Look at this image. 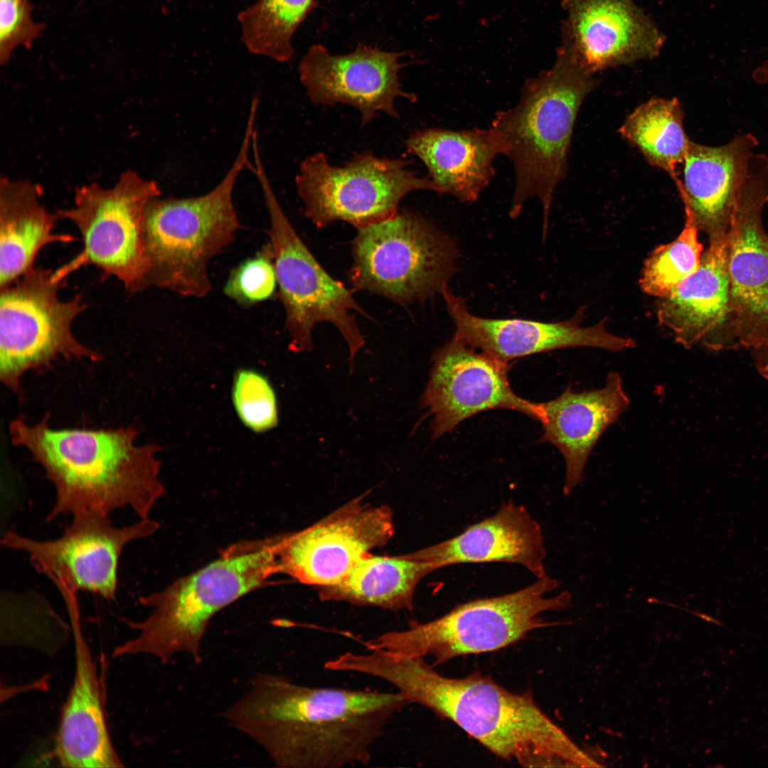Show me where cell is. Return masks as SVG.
I'll list each match as a JSON object with an SVG mask.
<instances>
[{
    "label": "cell",
    "mask_w": 768,
    "mask_h": 768,
    "mask_svg": "<svg viewBox=\"0 0 768 768\" xmlns=\"http://www.w3.org/2000/svg\"><path fill=\"white\" fill-rule=\"evenodd\" d=\"M410 705L398 691L302 685L258 673L225 719L284 768L368 765L391 719Z\"/></svg>",
    "instance_id": "cell-1"
},
{
    "label": "cell",
    "mask_w": 768,
    "mask_h": 768,
    "mask_svg": "<svg viewBox=\"0 0 768 768\" xmlns=\"http://www.w3.org/2000/svg\"><path fill=\"white\" fill-rule=\"evenodd\" d=\"M360 673L382 679L404 695L449 719L496 756L523 767L585 765L586 757L540 709L531 693H515L478 673L441 675L425 658L372 650Z\"/></svg>",
    "instance_id": "cell-2"
},
{
    "label": "cell",
    "mask_w": 768,
    "mask_h": 768,
    "mask_svg": "<svg viewBox=\"0 0 768 768\" xmlns=\"http://www.w3.org/2000/svg\"><path fill=\"white\" fill-rule=\"evenodd\" d=\"M47 412L31 425L22 417L9 422L14 445L27 449L53 484L55 500L48 515L86 511L110 513L129 508L140 519L149 518L165 489L159 479L156 444H137L133 426L116 429H54Z\"/></svg>",
    "instance_id": "cell-3"
},
{
    "label": "cell",
    "mask_w": 768,
    "mask_h": 768,
    "mask_svg": "<svg viewBox=\"0 0 768 768\" xmlns=\"http://www.w3.org/2000/svg\"><path fill=\"white\" fill-rule=\"evenodd\" d=\"M586 70L562 46L553 65L528 79L518 103L497 112L491 127L506 145L515 186L509 215H519L527 199L536 197L543 211V234L555 188L567 171V155L576 117L595 87Z\"/></svg>",
    "instance_id": "cell-4"
},
{
    "label": "cell",
    "mask_w": 768,
    "mask_h": 768,
    "mask_svg": "<svg viewBox=\"0 0 768 768\" xmlns=\"http://www.w3.org/2000/svg\"><path fill=\"white\" fill-rule=\"evenodd\" d=\"M279 535L234 543L213 562L147 596L150 609L142 622L126 621L137 635L116 646L113 656L151 655L165 664L176 654L201 660V645L211 619L243 595L267 584L279 573Z\"/></svg>",
    "instance_id": "cell-5"
},
{
    "label": "cell",
    "mask_w": 768,
    "mask_h": 768,
    "mask_svg": "<svg viewBox=\"0 0 768 768\" xmlns=\"http://www.w3.org/2000/svg\"><path fill=\"white\" fill-rule=\"evenodd\" d=\"M254 127L247 124L231 167L209 192L188 198H153L142 223L146 287L203 298L212 290L208 267L235 240L241 228L233 190L250 166Z\"/></svg>",
    "instance_id": "cell-6"
},
{
    "label": "cell",
    "mask_w": 768,
    "mask_h": 768,
    "mask_svg": "<svg viewBox=\"0 0 768 768\" xmlns=\"http://www.w3.org/2000/svg\"><path fill=\"white\" fill-rule=\"evenodd\" d=\"M558 587L547 575L514 592L477 599L457 605L449 612L425 623H412L407 629L383 633L365 643L368 650L425 658L434 664L455 657L503 649L523 639L530 631L547 626L540 614L570 604L565 591L545 594Z\"/></svg>",
    "instance_id": "cell-7"
},
{
    "label": "cell",
    "mask_w": 768,
    "mask_h": 768,
    "mask_svg": "<svg viewBox=\"0 0 768 768\" xmlns=\"http://www.w3.org/2000/svg\"><path fill=\"white\" fill-rule=\"evenodd\" d=\"M68 276L61 267H34L0 287V380L21 400L27 371L49 367L60 358L102 359L73 333V323L86 305L80 294L60 299Z\"/></svg>",
    "instance_id": "cell-8"
},
{
    "label": "cell",
    "mask_w": 768,
    "mask_h": 768,
    "mask_svg": "<svg viewBox=\"0 0 768 768\" xmlns=\"http://www.w3.org/2000/svg\"><path fill=\"white\" fill-rule=\"evenodd\" d=\"M252 171L261 185L269 213V242L290 351H311L314 325L327 321L337 329L348 345L351 369H353L354 358L365 341L352 313L367 314L354 299L353 291L331 277L299 238L271 187L260 159L255 161Z\"/></svg>",
    "instance_id": "cell-9"
},
{
    "label": "cell",
    "mask_w": 768,
    "mask_h": 768,
    "mask_svg": "<svg viewBox=\"0 0 768 768\" xmlns=\"http://www.w3.org/2000/svg\"><path fill=\"white\" fill-rule=\"evenodd\" d=\"M357 230L350 273L356 289L404 305L440 292L454 272V245L415 213L398 211Z\"/></svg>",
    "instance_id": "cell-10"
},
{
    "label": "cell",
    "mask_w": 768,
    "mask_h": 768,
    "mask_svg": "<svg viewBox=\"0 0 768 768\" xmlns=\"http://www.w3.org/2000/svg\"><path fill=\"white\" fill-rule=\"evenodd\" d=\"M410 164L366 151L338 167L324 154L309 156L302 162L295 182L305 215L317 228L343 221L358 228L391 217L410 192H437L432 181L420 177Z\"/></svg>",
    "instance_id": "cell-11"
},
{
    "label": "cell",
    "mask_w": 768,
    "mask_h": 768,
    "mask_svg": "<svg viewBox=\"0 0 768 768\" xmlns=\"http://www.w3.org/2000/svg\"><path fill=\"white\" fill-rule=\"evenodd\" d=\"M160 196L156 182L132 170L110 188L91 183L77 188L73 206L56 211L60 220L75 225L83 242L80 254L63 265L67 272L92 265L130 293L145 289L143 218L149 202Z\"/></svg>",
    "instance_id": "cell-12"
},
{
    "label": "cell",
    "mask_w": 768,
    "mask_h": 768,
    "mask_svg": "<svg viewBox=\"0 0 768 768\" xmlns=\"http://www.w3.org/2000/svg\"><path fill=\"white\" fill-rule=\"evenodd\" d=\"M159 527V523L150 518L117 527L109 513L86 511L73 515L71 523L56 539L38 540L9 530L1 544L27 554L34 567L61 590L89 592L111 600L115 597L123 549Z\"/></svg>",
    "instance_id": "cell-13"
},
{
    "label": "cell",
    "mask_w": 768,
    "mask_h": 768,
    "mask_svg": "<svg viewBox=\"0 0 768 768\" xmlns=\"http://www.w3.org/2000/svg\"><path fill=\"white\" fill-rule=\"evenodd\" d=\"M768 156L753 154L727 234L730 324L735 348L768 341Z\"/></svg>",
    "instance_id": "cell-14"
},
{
    "label": "cell",
    "mask_w": 768,
    "mask_h": 768,
    "mask_svg": "<svg viewBox=\"0 0 768 768\" xmlns=\"http://www.w3.org/2000/svg\"><path fill=\"white\" fill-rule=\"evenodd\" d=\"M358 497L311 526L279 535V573L306 585L339 582L369 552L393 536L392 511Z\"/></svg>",
    "instance_id": "cell-15"
},
{
    "label": "cell",
    "mask_w": 768,
    "mask_h": 768,
    "mask_svg": "<svg viewBox=\"0 0 768 768\" xmlns=\"http://www.w3.org/2000/svg\"><path fill=\"white\" fill-rule=\"evenodd\" d=\"M508 362L469 346L454 336L433 356L430 380L421 397L432 419V438L450 432L482 411L509 409L540 422L542 403L524 400L512 390Z\"/></svg>",
    "instance_id": "cell-16"
},
{
    "label": "cell",
    "mask_w": 768,
    "mask_h": 768,
    "mask_svg": "<svg viewBox=\"0 0 768 768\" xmlns=\"http://www.w3.org/2000/svg\"><path fill=\"white\" fill-rule=\"evenodd\" d=\"M403 55L367 46L334 55L324 46L314 44L299 62V80L314 105H351L361 113L362 124L370 122L379 112L399 119L395 100L400 97L415 102L417 98L404 91L399 80Z\"/></svg>",
    "instance_id": "cell-17"
},
{
    "label": "cell",
    "mask_w": 768,
    "mask_h": 768,
    "mask_svg": "<svg viewBox=\"0 0 768 768\" xmlns=\"http://www.w3.org/2000/svg\"><path fill=\"white\" fill-rule=\"evenodd\" d=\"M561 46L588 72L657 57L666 36L633 0H562Z\"/></svg>",
    "instance_id": "cell-18"
},
{
    "label": "cell",
    "mask_w": 768,
    "mask_h": 768,
    "mask_svg": "<svg viewBox=\"0 0 768 768\" xmlns=\"http://www.w3.org/2000/svg\"><path fill=\"white\" fill-rule=\"evenodd\" d=\"M440 293L455 326L454 336L506 362L565 348L590 347L618 352L636 346L632 338L609 332L604 320L582 326V309L570 319L559 322L488 319L472 314L464 300L447 284Z\"/></svg>",
    "instance_id": "cell-19"
},
{
    "label": "cell",
    "mask_w": 768,
    "mask_h": 768,
    "mask_svg": "<svg viewBox=\"0 0 768 768\" xmlns=\"http://www.w3.org/2000/svg\"><path fill=\"white\" fill-rule=\"evenodd\" d=\"M727 235L709 240L698 270L656 308L658 323L686 348L736 350L730 324Z\"/></svg>",
    "instance_id": "cell-20"
},
{
    "label": "cell",
    "mask_w": 768,
    "mask_h": 768,
    "mask_svg": "<svg viewBox=\"0 0 768 768\" xmlns=\"http://www.w3.org/2000/svg\"><path fill=\"white\" fill-rule=\"evenodd\" d=\"M757 144L750 133L736 136L719 146L690 140L683 163V179L677 190L683 203L685 221L705 233L708 240L727 234L750 159Z\"/></svg>",
    "instance_id": "cell-21"
},
{
    "label": "cell",
    "mask_w": 768,
    "mask_h": 768,
    "mask_svg": "<svg viewBox=\"0 0 768 768\" xmlns=\"http://www.w3.org/2000/svg\"><path fill=\"white\" fill-rule=\"evenodd\" d=\"M439 568L462 563L501 562L518 564L537 579L546 575V551L540 524L523 506L503 503L492 516L458 535L405 554Z\"/></svg>",
    "instance_id": "cell-22"
},
{
    "label": "cell",
    "mask_w": 768,
    "mask_h": 768,
    "mask_svg": "<svg viewBox=\"0 0 768 768\" xmlns=\"http://www.w3.org/2000/svg\"><path fill=\"white\" fill-rule=\"evenodd\" d=\"M542 405L545 417L540 442L556 447L565 459L563 492L567 496L581 482L597 442L627 410L630 400L620 374L611 371L601 388L576 392L570 385L560 396Z\"/></svg>",
    "instance_id": "cell-23"
},
{
    "label": "cell",
    "mask_w": 768,
    "mask_h": 768,
    "mask_svg": "<svg viewBox=\"0 0 768 768\" xmlns=\"http://www.w3.org/2000/svg\"><path fill=\"white\" fill-rule=\"evenodd\" d=\"M75 607H70L75 669L63 705L55 756L66 767H123L110 737L97 666L85 639Z\"/></svg>",
    "instance_id": "cell-24"
},
{
    "label": "cell",
    "mask_w": 768,
    "mask_h": 768,
    "mask_svg": "<svg viewBox=\"0 0 768 768\" xmlns=\"http://www.w3.org/2000/svg\"><path fill=\"white\" fill-rule=\"evenodd\" d=\"M405 146L425 165L437 193L452 195L462 203L477 200L495 176V158L506 152L503 139L491 127L428 128L411 134Z\"/></svg>",
    "instance_id": "cell-25"
},
{
    "label": "cell",
    "mask_w": 768,
    "mask_h": 768,
    "mask_svg": "<svg viewBox=\"0 0 768 768\" xmlns=\"http://www.w3.org/2000/svg\"><path fill=\"white\" fill-rule=\"evenodd\" d=\"M40 185L26 179L0 180V287L15 282L34 267L46 246L69 243L76 238L54 233L58 214L41 203Z\"/></svg>",
    "instance_id": "cell-26"
},
{
    "label": "cell",
    "mask_w": 768,
    "mask_h": 768,
    "mask_svg": "<svg viewBox=\"0 0 768 768\" xmlns=\"http://www.w3.org/2000/svg\"><path fill=\"white\" fill-rule=\"evenodd\" d=\"M439 569L404 555L363 558L338 583L321 587L324 601L345 602L389 610L411 609L418 583Z\"/></svg>",
    "instance_id": "cell-27"
},
{
    "label": "cell",
    "mask_w": 768,
    "mask_h": 768,
    "mask_svg": "<svg viewBox=\"0 0 768 768\" xmlns=\"http://www.w3.org/2000/svg\"><path fill=\"white\" fill-rule=\"evenodd\" d=\"M683 118L678 98L653 97L636 107L619 129L650 165L670 176L677 189L681 184L678 167L683 165L690 142Z\"/></svg>",
    "instance_id": "cell-28"
},
{
    "label": "cell",
    "mask_w": 768,
    "mask_h": 768,
    "mask_svg": "<svg viewBox=\"0 0 768 768\" xmlns=\"http://www.w3.org/2000/svg\"><path fill=\"white\" fill-rule=\"evenodd\" d=\"M315 6L316 0H256L238 15L241 40L252 54L288 62L293 36Z\"/></svg>",
    "instance_id": "cell-29"
},
{
    "label": "cell",
    "mask_w": 768,
    "mask_h": 768,
    "mask_svg": "<svg viewBox=\"0 0 768 768\" xmlns=\"http://www.w3.org/2000/svg\"><path fill=\"white\" fill-rule=\"evenodd\" d=\"M698 228L685 221L678 236L656 247L645 260L639 284L645 294L665 299L699 268L703 245Z\"/></svg>",
    "instance_id": "cell-30"
},
{
    "label": "cell",
    "mask_w": 768,
    "mask_h": 768,
    "mask_svg": "<svg viewBox=\"0 0 768 768\" xmlns=\"http://www.w3.org/2000/svg\"><path fill=\"white\" fill-rule=\"evenodd\" d=\"M231 399L240 422L255 433L267 432L279 422L275 391L258 370L240 368L233 376Z\"/></svg>",
    "instance_id": "cell-31"
},
{
    "label": "cell",
    "mask_w": 768,
    "mask_h": 768,
    "mask_svg": "<svg viewBox=\"0 0 768 768\" xmlns=\"http://www.w3.org/2000/svg\"><path fill=\"white\" fill-rule=\"evenodd\" d=\"M277 286L273 251L268 242L232 270L223 293L238 305L247 308L271 299Z\"/></svg>",
    "instance_id": "cell-32"
},
{
    "label": "cell",
    "mask_w": 768,
    "mask_h": 768,
    "mask_svg": "<svg viewBox=\"0 0 768 768\" xmlns=\"http://www.w3.org/2000/svg\"><path fill=\"white\" fill-rule=\"evenodd\" d=\"M29 0H0V63L6 65L18 47L29 49L45 25L31 16Z\"/></svg>",
    "instance_id": "cell-33"
},
{
    "label": "cell",
    "mask_w": 768,
    "mask_h": 768,
    "mask_svg": "<svg viewBox=\"0 0 768 768\" xmlns=\"http://www.w3.org/2000/svg\"><path fill=\"white\" fill-rule=\"evenodd\" d=\"M750 353L757 371L768 381V341Z\"/></svg>",
    "instance_id": "cell-34"
},
{
    "label": "cell",
    "mask_w": 768,
    "mask_h": 768,
    "mask_svg": "<svg viewBox=\"0 0 768 768\" xmlns=\"http://www.w3.org/2000/svg\"><path fill=\"white\" fill-rule=\"evenodd\" d=\"M754 79L757 81L763 82L768 78V60L765 61L761 66L757 68L754 73Z\"/></svg>",
    "instance_id": "cell-35"
}]
</instances>
